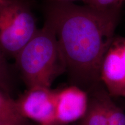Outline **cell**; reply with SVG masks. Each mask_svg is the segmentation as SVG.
<instances>
[{"label": "cell", "instance_id": "cell-10", "mask_svg": "<svg viewBox=\"0 0 125 125\" xmlns=\"http://www.w3.org/2000/svg\"><path fill=\"white\" fill-rule=\"evenodd\" d=\"M125 0H87L86 5L101 10L122 8Z\"/></svg>", "mask_w": 125, "mask_h": 125}, {"label": "cell", "instance_id": "cell-12", "mask_svg": "<svg viewBox=\"0 0 125 125\" xmlns=\"http://www.w3.org/2000/svg\"><path fill=\"white\" fill-rule=\"evenodd\" d=\"M75 1H82L84 2H86L87 0H51V1H56V2H72Z\"/></svg>", "mask_w": 125, "mask_h": 125}, {"label": "cell", "instance_id": "cell-5", "mask_svg": "<svg viewBox=\"0 0 125 125\" xmlns=\"http://www.w3.org/2000/svg\"><path fill=\"white\" fill-rule=\"evenodd\" d=\"M87 93L88 107L80 125H125V112L115 104L102 83Z\"/></svg>", "mask_w": 125, "mask_h": 125}, {"label": "cell", "instance_id": "cell-14", "mask_svg": "<svg viewBox=\"0 0 125 125\" xmlns=\"http://www.w3.org/2000/svg\"><path fill=\"white\" fill-rule=\"evenodd\" d=\"M0 125H1V124H0Z\"/></svg>", "mask_w": 125, "mask_h": 125}, {"label": "cell", "instance_id": "cell-3", "mask_svg": "<svg viewBox=\"0 0 125 125\" xmlns=\"http://www.w3.org/2000/svg\"><path fill=\"white\" fill-rule=\"evenodd\" d=\"M32 10L23 0H3L0 6V51L13 58L38 30Z\"/></svg>", "mask_w": 125, "mask_h": 125}, {"label": "cell", "instance_id": "cell-13", "mask_svg": "<svg viewBox=\"0 0 125 125\" xmlns=\"http://www.w3.org/2000/svg\"><path fill=\"white\" fill-rule=\"evenodd\" d=\"M2 2H3V0H0V6H1V5L2 4Z\"/></svg>", "mask_w": 125, "mask_h": 125}, {"label": "cell", "instance_id": "cell-6", "mask_svg": "<svg viewBox=\"0 0 125 125\" xmlns=\"http://www.w3.org/2000/svg\"><path fill=\"white\" fill-rule=\"evenodd\" d=\"M100 81L112 97H125V65L120 37L114 38L101 64Z\"/></svg>", "mask_w": 125, "mask_h": 125}, {"label": "cell", "instance_id": "cell-11", "mask_svg": "<svg viewBox=\"0 0 125 125\" xmlns=\"http://www.w3.org/2000/svg\"><path fill=\"white\" fill-rule=\"evenodd\" d=\"M121 39V51L122 54V57L123 61H124V63L125 65V37H120Z\"/></svg>", "mask_w": 125, "mask_h": 125}, {"label": "cell", "instance_id": "cell-8", "mask_svg": "<svg viewBox=\"0 0 125 125\" xmlns=\"http://www.w3.org/2000/svg\"><path fill=\"white\" fill-rule=\"evenodd\" d=\"M26 120L19 111L16 100L0 89V124L25 125Z\"/></svg>", "mask_w": 125, "mask_h": 125}, {"label": "cell", "instance_id": "cell-4", "mask_svg": "<svg viewBox=\"0 0 125 125\" xmlns=\"http://www.w3.org/2000/svg\"><path fill=\"white\" fill-rule=\"evenodd\" d=\"M20 114L26 119L40 125H55L56 90L51 87H35L27 89L16 100Z\"/></svg>", "mask_w": 125, "mask_h": 125}, {"label": "cell", "instance_id": "cell-7", "mask_svg": "<svg viewBox=\"0 0 125 125\" xmlns=\"http://www.w3.org/2000/svg\"><path fill=\"white\" fill-rule=\"evenodd\" d=\"M88 102L87 92L75 85L56 90V123L67 124L81 120L87 111Z\"/></svg>", "mask_w": 125, "mask_h": 125}, {"label": "cell", "instance_id": "cell-9", "mask_svg": "<svg viewBox=\"0 0 125 125\" xmlns=\"http://www.w3.org/2000/svg\"><path fill=\"white\" fill-rule=\"evenodd\" d=\"M12 87V75L7 58L0 51V89L10 95Z\"/></svg>", "mask_w": 125, "mask_h": 125}, {"label": "cell", "instance_id": "cell-1", "mask_svg": "<svg viewBox=\"0 0 125 125\" xmlns=\"http://www.w3.org/2000/svg\"><path fill=\"white\" fill-rule=\"evenodd\" d=\"M121 9L101 10L72 2L48 5L46 19L55 30L72 85L87 92L101 83V65L115 38Z\"/></svg>", "mask_w": 125, "mask_h": 125}, {"label": "cell", "instance_id": "cell-2", "mask_svg": "<svg viewBox=\"0 0 125 125\" xmlns=\"http://www.w3.org/2000/svg\"><path fill=\"white\" fill-rule=\"evenodd\" d=\"M15 60L27 89L51 87L56 78L66 72L55 30L47 19Z\"/></svg>", "mask_w": 125, "mask_h": 125}]
</instances>
